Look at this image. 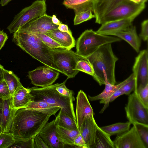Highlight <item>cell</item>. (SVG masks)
Returning a JSON list of instances; mask_svg holds the SVG:
<instances>
[{"instance_id": "obj_1", "label": "cell", "mask_w": 148, "mask_h": 148, "mask_svg": "<svg viewBox=\"0 0 148 148\" xmlns=\"http://www.w3.org/2000/svg\"><path fill=\"white\" fill-rule=\"evenodd\" d=\"M51 116L34 109L23 108L16 110L10 133L14 138L26 140L38 134Z\"/></svg>"}, {"instance_id": "obj_2", "label": "cell", "mask_w": 148, "mask_h": 148, "mask_svg": "<svg viewBox=\"0 0 148 148\" xmlns=\"http://www.w3.org/2000/svg\"><path fill=\"white\" fill-rule=\"evenodd\" d=\"M86 60L93 68V78L100 86L105 84L106 79L110 83L115 84V69L118 58L113 53L111 43L101 46Z\"/></svg>"}, {"instance_id": "obj_3", "label": "cell", "mask_w": 148, "mask_h": 148, "mask_svg": "<svg viewBox=\"0 0 148 148\" xmlns=\"http://www.w3.org/2000/svg\"><path fill=\"white\" fill-rule=\"evenodd\" d=\"M12 40L16 45L32 58L62 73L54 62L51 48L35 34L18 29L13 33Z\"/></svg>"}, {"instance_id": "obj_4", "label": "cell", "mask_w": 148, "mask_h": 148, "mask_svg": "<svg viewBox=\"0 0 148 148\" xmlns=\"http://www.w3.org/2000/svg\"><path fill=\"white\" fill-rule=\"evenodd\" d=\"M58 84L41 88L33 87L29 88L32 101L46 102L59 107L62 111L76 120L73 101L70 97L62 95L56 90Z\"/></svg>"}, {"instance_id": "obj_5", "label": "cell", "mask_w": 148, "mask_h": 148, "mask_svg": "<svg viewBox=\"0 0 148 148\" xmlns=\"http://www.w3.org/2000/svg\"><path fill=\"white\" fill-rule=\"evenodd\" d=\"M121 40L118 37L100 34L92 29H87L82 33L77 41L76 53L86 60L101 46Z\"/></svg>"}, {"instance_id": "obj_6", "label": "cell", "mask_w": 148, "mask_h": 148, "mask_svg": "<svg viewBox=\"0 0 148 148\" xmlns=\"http://www.w3.org/2000/svg\"><path fill=\"white\" fill-rule=\"evenodd\" d=\"M50 51L55 63L62 73L68 79L74 77L79 72L74 70L77 62L84 59L71 49L51 48Z\"/></svg>"}, {"instance_id": "obj_7", "label": "cell", "mask_w": 148, "mask_h": 148, "mask_svg": "<svg viewBox=\"0 0 148 148\" xmlns=\"http://www.w3.org/2000/svg\"><path fill=\"white\" fill-rule=\"evenodd\" d=\"M46 10V0L35 1L16 15L7 29L13 33L30 21L45 14Z\"/></svg>"}, {"instance_id": "obj_8", "label": "cell", "mask_w": 148, "mask_h": 148, "mask_svg": "<svg viewBox=\"0 0 148 148\" xmlns=\"http://www.w3.org/2000/svg\"><path fill=\"white\" fill-rule=\"evenodd\" d=\"M145 3L125 0L105 14L97 23L99 24L133 16L137 17L145 8Z\"/></svg>"}, {"instance_id": "obj_9", "label": "cell", "mask_w": 148, "mask_h": 148, "mask_svg": "<svg viewBox=\"0 0 148 148\" xmlns=\"http://www.w3.org/2000/svg\"><path fill=\"white\" fill-rule=\"evenodd\" d=\"M125 110L127 118L131 124L138 122L148 125V108L140 101L135 92L129 95Z\"/></svg>"}, {"instance_id": "obj_10", "label": "cell", "mask_w": 148, "mask_h": 148, "mask_svg": "<svg viewBox=\"0 0 148 148\" xmlns=\"http://www.w3.org/2000/svg\"><path fill=\"white\" fill-rule=\"evenodd\" d=\"M59 72L45 65L29 71L27 76L33 85L43 87L53 84L58 78Z\"/></svg>"}, {"instance_id": "obj_11", "label": "cell", "mask_w": 148, "mask_h": 148, "mask_svg": "<svg viewBox=\"0 0 148 148\" xmlns=\"http://www.w3.org/2000/svg\"><path fill=\"white\" fill-rule=\"evenodd\" d=\"M132 71L135 82L134 89L144 87L148 84L147 49L139 51L135 58Z\"/></svg>"}, {"instance_id": "obj_12", "label": "cell", "mask_w": 148, "mask_h": 148, "mask_svg": "<svg viewBox=\"0 0 148 148\" xmlns=\"http://www.w3.org/2000/svg\"><path fill=\"white\" fill-rule=\"evenodd\" d=\"M114 148H146L135 127L117 135L113 141Z\"/></svg>"}, {"instance_id": "obj_13", "label": "cell", "mask_w": 148, "mask_h": 148, "mask_svg": "<svg viewBox=\"0 0 148 148\" xmlns=\"http://www.w3.org/2000/svg\"><path fill=\"white\" fill-rule=\"evenodd\" d=\"M51 16L46 13L30 21L18 29L33 33H45L53 29H58V25L53 23Z\"/></svg>"}, {"instance_id": "obj_14", "label": "cell", "mask_w": 148, "mask_h": 148, "mask_svg": "<svg viewBox=\"0 0 148 148\" xmlns=\"http://www.w3.org/2000/svg\"><path fill=\"white\" fill-rule=\"evenodd\" d=\"M134 77L133 74L132 73L127 79L117 85L110 83L107 79H106L104 84L105 88L103 91L100 94L96 96H88V99L91 101L100 100V103L104 104L103 107L99 112L100 113H102L109 106L110 99L113 94L124 84L133 79Z\"/></svg>"}, {"instance_id": "obj_15", "label": "cell", "mask_w": 148, "mask_h": 148, "mask_svg": "<svg viewBox=\"0 0 148 148\" xmlns=\"http://www.w3.org/2000/svg\"><path fill=\"white\" fill-rule=\"evenodd\" d=\"M38 134L49 148H64V145L56 132L54 120L47 122Z\"/></svg>"}, {"instance_id": "obj_16", "label": "cell", "mask_w": 148, "mask_h": 148, "mask_svg": "<svg viewBox=\"0 0 148 148\" xmlns=\"http://www.w3.org/2000/svg\"><path fill=\"white\" fill-rule=\"evenodd\" d=\"M136 17H130L108 22L101 25L96 32L105 35H112L115 33L125 31L132 25V23Z\"/></svg>"}, {"instance_id": "obj_17", "label": "cell", "mask_w": 148, "mask_h": 148, "mask_svg": "<svg viewBox=\"0 0 148 148\" xmlns=\"http://www.w3.org/2000/svg\"><path fill=\"white\" fill-rule=\"evenodd\" d=\"M94 114L93 110L86 94L82 90L78 92L76 97V119L79 130L87 116Z\"/></svg>"}, {"instance_id": "obj_18", "label": "cell", "mask_w": 148, "mask_h": 148, "mask_svg": "<svg viewBox=\"0 0 148 148\" xmlns=\"http://www.w3.org/2000/svg\"><path fill=\"white\" fill-rule=\"evenodd\" d=\"M92 114L85 117L79 130L87 148H91L95 141L98 126Z\"/></svg>"}, {"instance_id": "obj_19", "label": "cell", "mask_w": 148, "mask_h": 148, "mask_svg": "<svg viewBox=\"0 0 148 148\" xmlns=\"http://www.w3.org/2000/svg\"><path fill=\"white\" fill-rule=\"evenodd\" d=\"M94 0H90L73 7L75 13L74 19V25H77L95 18L93 14Z\"/></svg>"}, {"instance_id": "obj_20", "label": "cell", "mask_w": 148, "mask_h": 148, "mask_svg": "<svg viewBox=\"0 0 148 148\" xmlns=\"http://www.w3.org/2000/svg\"><path fill=\"white\" fill-rule=\"evenodd\" d=\"M125 0H94L93 12L97 23L106 14Z\"/></svg>"}, {"instance_id": "obj_21", "label": "cell", "mask_w": 148, "mask_h": 148, "mask_svg": "<svg viewBox=\"0 0 148 148\" xmlns=\"http://www.w3.org/2000/svg\"><path fill=\"white\" fill-rule=\"evenodd\" d=\"M16 110L13 107L12 97L3 100L1 117V126L2 132L10 133L13 119Z\"/></svg>"}, {"instance_id": "obj_22", "label": "cell", "mask_w": 148, "mask_h": 148, "mask_svg": "<svg viewBox=\"0 0 148 148\" xmlns=\"http://www.w3.org/2000/svg\"><path fill=\"white\" fill-rule=\"evenodd\" d=\"M113 36L125 41L137 53L139 52L141 39L137 34L135 26L132 25L127 30L116 32Z\"/></svg>"}, {"instance_id": "obj_23", "label": "cell", "mask_w": 148, "mask_h": 148, "mask_svg": "<svg viewBox=\"0 0 148 148\" xmlns=\"http://www.w3.org/2000/svg\"><path fill=\"white\" fill-rule=\"evenodd\" d=\"M45 34L51 38L65 49H71L75 46V41L72 33L62 32L57 29L47 31Z\"/></svg>"}, {"instance_id": "obj_24", "label": "cell", "mask_w": 148, "mask_h": 148, "mask_svg": "<svg viewBox=\"0 0 148 148\" xmlns=\"http://www.w3.org/2000/svg\"><path fill=\"white\" fill-rule=\"evenodd\" d=\"M29 88L22 86L19 88L14 95L12 97L13 107L16 109L25 108L32 101V96L30 93Z\"/></svg>"}, {"instance_id": "obj_25", "label": "cell", "mask_w": 148, "mask_h": 148, "mask_svg": "<svg viewBox=\"0 0 148 148\" xmlns=\"http://www.w3.org/2000/svg\"><path fill=\"white\" fill-rule=\"evenodd\" d=\"M111 136L97 126L95 141L91 148H114Z\"/></svg>"}, {"instance_id": "obj_26", "label": "cell", "mask_w": 148, "mask_h": 148, "mask_svg": "<svg viewBox=\"0 0 148 148\" xmlns=\"http://www.w3.org/2000/svg\"><path fill=\"white\" fill-rule=\"evenodd\" d=\"M56 126H59L71 130H79L76 120L74 119L60 109L54 120Z\"/></svg>"}, {"instance_id": "obj_27", "label": "cell", "mask_w": 148, "mask_h": 148, "mask_svg": "<svg viewBox=\"0 0 148 148\" xmlns=\"http://www.w3.org/2000/svg\"><path fill=\"white\" fill-rule=\"evenodd\" d=\"M25 108L36 110L51 116L55 115L60 109L59 107L46 102L34 101L30 102Z\"/></svg>"}, {"instance_id": "obj_28", "label": "cell", "mask_w": 148, "mask_h": 148, "mask_svg": "<svg viewBox=\"0 0 148 148\" xmlns=\"http://www.w3.org/2000/svg\"><path fill=\"white\" fill-rule=\"evenodd\" d=\"M3 79L8 86L11 97L17 90L23 86L19 78L12 71L5 69L3 71Z\"/></svg>"}, {"instance_id": "obj_29", "label": "cell", "mask_w": 148, "mask_h": 148, "mask_svg": "<svg viewBox=\"0 0 148 148\" xmlns=\"http://www.w3.org/2000/svg\"><path fill=\"white\" fill-rule=\"evenodd\" d=\"M56 130L59 137L64 145H74V139L80 133L79 130H70L59 126H56Z\"/></svg>"}, {"instance_id": "obj_30", "label": "cell", "mask_w": 148, "mask_h": 148, "mask_svg": "<svg viewBox=\"0 0 148 148\" xmlns=\"http://www.w3.org/2000/svg\"><path fill=\"white\" fill-rule=\"evenodd\" d=\"M131 123L129 121L125 123H118L100 127L110 136L119 134L128 130Z\"/></svg>"}, {"instance_id": "obj_31", "label": "cell", "mask_w": 148, "mask_h": 148, "mask_svg": "<svg viewBox=\"0 0 148 148\" xmlns=\"http://www.w3.org/2000/svg\"><path fill=\"white\" fill-rule=\"evenodd\" d=\"M132 124L135 127L146 148H148V125L138 122Z\"/></svg>"}, {"instance_id": "obj_32", "label": "cell", "mask_w": 148, "mask_h": 148, "mask_svg": "<svg viewBox=\"0 0 148 148\" xmlns=\"http://www.w3.org/2000/svg\"><path fill=\"white\" fill-rule=\"evenodd\" d=\"M75 70L81 71L92 76L94 74L92 67L87 60L81 59L79 60L76 65Z\"/></svg>"}, {"instance_id": "obj_33", "label": "cell", "mask_w": 148, "mask_h": 148, "mask_svg": "<svg viewBox=\"0 0 148 148\" xmlns=\"http://www.w3.org/2000/svg\"><path fill=\"white\" fill-rule=\"evenodd\" d=\"M34 34L38 36L47 46L51 48H64L62 46L45 33Z\"/></svg>"}, {"instance_id": "obj_34", "label": "cell", "mask_w": 148, "mask_h": 148, "mask_svg": "<svg viewBox=\"0 0 148 148\" xmlns=\"http://www.w3.org/2000/svg\"><path fill=\"white\" fill-rule=\"evenodd\" d=\"M14 141V137L10 133L2 132L0 134V148H10Z\"/></svg>"}, {"instance_id": "obj_35", "label": "cell", "mask_w": 148, "mask_h": 148, "mask_svg": "<svg viewBox=\"0 0 148 148\" xmlns=\"http://www.w3.org/2000/svg\"><path fill=\"white\" fill-rule=\"evenodd\" d=\"M134 91L140 101L148 108V84L144 87L135 89Z\"/></svg>"}, {"instance_id": "obj_36", "label": "cell", "mask_w": 148, "mask_h": 148, "mask_svg": "<svg viewBox=\"0 0 148 148\" xmlns=\"http://www.w3.org/2000/svg\"><path fill=\"white\" fill-rule=\"evenodd\" d=\"M14 138V142L10 148H34V137L26 140Z\"/></svg>"}, {"instance_id": "obj_37", "label": "cell", "mask_w": 148, "mask_h": 148, "mask_svg": "<svg viewBox=\"0 0 148 148\" xmlns=\"http://www.w3.org/2000/svg\"><path fill=\"white\" fill-rule=\"evenodd\" d=\"M67 79L63 82L59 84L56 87V90L62 95L71 98L73 101L75 99L74 97V92L73 91L68 89L65 85Z\"/></svg>"}, {"instance_id": "obj_38", "label": "cell", "mask_w": 148, "mask_h": 148, "mask_svg": "<svg viewBox=\"0 0 148 148\" xmlns=\"http://www.w3.org/2000/svg\"><path fill=\"white\" fill-rule=\"evenodd\" d=\"M11 97L7 84L3 79L0 82V98L5 100L8 99Z\"/></svg>"}, {"instance_id": "obj_39", "label": "cell", "mask_w": 148, "mask_h": 148, "mask_svg": "<svg viewBox=\"0 0 148 148\" xmlns=\"http://www.w3.org/2000/svg\"><path fill=\"white\" fill-rule=\"evenodd\" d=\"M135 85V80L134 77L133 79L121 87V88L124 94L129 95L132 91L134 90Z\"/></svg>"}, {"instance_id": "obj_40", "label": "cell", "mask_w": 148, "mask_h": 148, "mask_svg": "<svg viewBox=\"0 0 148 148\" xmlns=\"http://www.w3.org/2000/svg\"><path fill=\"white\" fill-rule=\"evenodd\" d=\"M139 37L144 41H147L148 39V20H144L141 25V32Z\"/></svg>"}, {"instance_id": "obj_41", "label": "cell", "mask_w": 148, "mask_h": 148, "mask_svg": "<svg viewBox=\"0 0 148 148\" xmlns=\"http://www.w3.org/2000/svg\"><path fill=\"white\" fill-rule=\"evenodd\" d=\"M34 148H49L38 134L34 137Z\"/></svg>"}, {"instance_id": "obj_42", "label": "cell", "mask_w": 148, "mask_h": 148, "mask_svg": "<svg viewBox=\"0 0 148 148\" xmlns=\"http://www.w3.org/2000/svg\"><path fill=\"white\" fill-rule=\"evenodd\" d=\"M74 145L77 147L82 148H87L84 141L80 133L75 137Z\"/></svg>"}, {"instance_id": "obj_43", "label": "cell", "mask_w": 148, "mask_h": 148, "mask_svg": "<svg viewBox=\"0 0 148 148\" xmlns=\"http://www.w3.org/2000/svg\"><path fill=\"white\" fill-rule=\"evenodd\" d=\"M90 0H71L67 2L63 3V4L67 8L72 9L74 6L78 5Z\"/></svg>"}, {"instance_id": "obj_44", "label": "cell", "mask_w": 148, "mask_h": 148, "mask_svg": "<svg viewBox=\"0 0 148 148\" xmlns=\"http://www.w3.org/2000/svg\"><path fill=\"white\" fill-rule=\"evenodd\" d=\"M8 38L6 33L3 30L0 31V51L4 46L5 42Z\"/></svg>"}, {"instance_id": "obj_45", "label": "cell", "mask_w": 148, "mask_h": 148, "mask_svg": "<svg viewBox=\"0 0 148 148\" xmlns=\"http://www.w3.org/2000/svg\"><path fill=\"white\" fill-rule=\"evenodd\" d=\"M124 94L121 88L117 90L111 96L110 99V103L114 101L116 99Z\"/></svg>"}, {"instance_id": "obj_46", "label": "cell", "mask_w": 148, "mask_h": 148, "mask_svg": "<svg viewBox=\"0 0 148 148\" xmlns=\"http://www.w3.org/2000/svg\"><path fill=\"white\" fill-rule=\"evenodd\" d=\"M58 29L60 31L69 33H71V32L69 29L68 26L64 24L61 23L59 25Z\"/></svg>"}, {"instance_id": "obj_47", "label": "cell", "mask_w": 148, "mask_h": 148, "mask_svg": "<svg viewBox=\"0 0 148 148\" xmlns=\"http://www.w3.org/2000/svg\"><path fill=\"white\" fill-rule=\"evenodd\" d=\"M51 21L55 25H59L61 23L55 15L51 16Z\"/></svg>"}, {"instance_id": "obj_48", "label": "cell", "mask_w": 148, "mask_h": 148, "mask_svg": "<svg viewBox=\"0 0 148 148\" xmlns=\"http://www.w3.org/2000/svg\"><path fill=\"white\" fill-rule=\"evenodd\" d=\"M4 68L0 64V82L3 80V71Z\"/></svg>"}, {"instance_id": "obj_49", "label": "cell", "mask_w": 148, "mask_h": 148, "mask_svg": "<svg viewBox=\"0 0 148 148\" xmlns=\"http://www.w3.org/2000/svg\"><path fill=\"white\" fill-rule=\"evenodd\" d=\"M3 99L0 98V125L1 124V117L3 108Z\"/></svg>"}, {"instance_id": "obj_50", "label": "cell", "mask_w": 148, "mask_h": 148, "mask_svg": "<svg viewBox=\"0 0 148 148\" xmlns=\"http://www.w3.org/2000/svg\"><path fill=\"white\" fill-rule=\"evenodd\" d=\"M12 0H1L0 2V4L2 6H5L10 1Z\"/></svg>"}, {"instance_id": "obj_51", "label": "cell", "mask_w": 148, "mask_h": 148, "mask_svg": "<svg viewBox=\"0 0 148 148\" xmlns=\"http://www.w3.org/2000/svg\"><path fill=\"white\" fill-rule=\"evenodd\" d=\"M131 1L134 2L136 3H139L141 2L140 0H130Z\"/></svg>"}, {"instance_id": "obj_52", "label": "cell", "mask_w": 148, "mask_h": 148, "mask_svg": "<svg viewBox=\"0 0 148 148\" xmlns=\"http://www.w3.org/2000/svg\"><path fill=\"white\" fill-rule=\"evenodd\" d=\"M140 1L142 2L145 3L146 2L147 0H140Z\"/></svg>"}, {"instance_id": "obj_53", "label": "cell", "mask_w": 148, "mask_h": 148, "mask_svg": "<svg viewBox=\"0 0 148 148\" xmlns=\"http://www.w3.org/2000/svg\"><path fill=\"white\" fill-rule=\"evenodd\" d=\"M71 0H64L63 3H66Z\"/></svg>"}, {"instance_id": "obj_54", "label": "cell", "mask_w": 148, "mask_h": 148, "mask_svg": "<svg viewBox=\"0 0 148 148\" xmlns=\"http://www.w3.org/2000/svg\"><path fill=\"white\" fill-rule=\"evenodd\" d=\"M2 132V128H1V125H0V134H1V133Z\"/></svg>"}]
</instances>
